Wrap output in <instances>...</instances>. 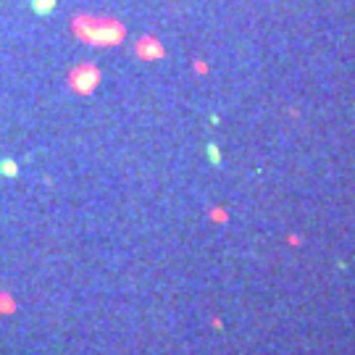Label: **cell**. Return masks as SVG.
Masks as SVG:
<instances>
[{"label": "cell", "instance_id": "6da1fadb", "mask_svg": "<svg viewBox=\"0 0 355 355\" xmlns=\"http://www.w3.org/2000/svg\"><path fill=\"white\" fill-rule=\"evenodd\" d=\"M208 155H211V163H213V166L221 163V155H219V150H216V145H208Z\"/></svg>", "mask_w": 355, "mask_h": 355}, {"label": "cell", "instance_id": "7a4b0ae2", "mask_svg": "<svg viewBox=\"0 0 355 355\" xmlns=\"http://www.w3.org/2000/svg\"><path fill=\"white\" fill-rule=\"evenodd\" d=\"M3 166H5V169H3L5 174H16V163H11V161H5Z\"/></svg>", "mask_w": 355, "mask_h": 355}]
</instances>
